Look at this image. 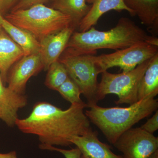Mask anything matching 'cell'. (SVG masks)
Here are the masks:
<instances>
[{
	"label": "cell",
	"instance_id": "6da1fadb",
	"mask_svg": "<svg viewBox=\"0 0 158 158\" xmlns=\"http://www.w3.org/2000/svg\"><path fill=\"white\" fill-rule=\"evenodd\" d=\"M85 103L71 104L66 110L45 102L34 105L26 118H18L15 123L22 132L36 135L41 144L68 146L74 137L82 136L91 128L85 115Z\"/></svg>",
	"mask_w": 158,
	"mask_h": 158
},
{
	"label": "cell",
	"instance_id": "7a4b0ae2",
	"mask_svg": "<svg viewBox=\"0 0 158 158\" xmlns=\"http://www.w3.org/2000/svg\"><path fill=\"white\" fill-rule=\"evenodd\" d=\"M144 42L158 46L157 37L148 35L130 19L122 17L109 31H98L93 27L85 32L74 31L65 49L78 53L94 55L98 50L116 51Z\"/></svg>",
	"mask_w": 158,
	"mask_h": 158
},
{
	"label": "cell",
	"instance_id": "3957f363",
	"mask_svg": "<svg viewBox=\"0 0 158 158\" xmlns=\"http://www.w3.org/2000/svg\"><path fill=\"white\" fill-rule=\"evenodd\" d=\"M88 108L85 114L90 122L113 145L125 132L157 110L158 101L155 98L148 97L127 107H102L96 104Z\"/></svg>",
	"mask_w": 158,
	"mask_h": 158
},
{
	"label": "cell",
	"instance_id": "277c9868",
	"mask_svg": "<svg viewBox=\"0 0 158 158\" xmlns=\"http://www.w3.org/2000/svg\"><path fill=\"white\" fill-rule=\"evenodd\" d=\"M4 18L12 24L31 33L39 42L49 35L73 26L69 16L43 4L11 10Z\"/></svg>",
	"mask_w": 158,
	"mask_h": 158
},
{
	"label": "cell",
	"instance_id": "5b68a950",
	"mask_svg": "<svg viewBox=\"0 0 158 158\" xmlns=\"http://www.w3.org/2000/svg\"><path fill=\"white\" fill-rule=\"evenodd\" d=\"M93 56L65 49L59 59L65 66L69 77L87 99L88 107L98 102V76L100 73L94 61Z\"/></svg>",
	"mask_w": 158,
	"mask_h": 158
},
{
	"label": "cell",
	"instance_id": "8992f818",
	"mask_svg": "<svg viewBox=\"0 0 158 158\" xmlns=\"http://www.w3.org/2000/svg\"><path fill=\"white\" fill-rule=\"evenodd\" d=\"M150 59L128 72L116 74L106 71L102 73L101 81L99 83L98 90V101L108 94H114L118 97V100L115 102L116 105H130L138 102V85Z\"/></svg>",
	"mask_w": 158,
	"mask_h": 158
},
{
	"label": "cell",
	"instance_id": "52a82bcc",
	"mask_svg": "<svg viewBox=\"0 0 158 158\" xmlns=\"http://www.w3.org/2000/svg\"><path fill=\"white\" fill-rule=\"evenodd\" d=\"M158 53V46L141 42L112 53L93 56V60L100 73L114 67H118L122 72L133 70L138 65Z\"/></svg>",
	"mask_w": 158,
	"mask_h": 158
},
{
	"label": "cell",
	"instance_id": "ba28073f",
	"mask_svg": "<svg viewBox=\"0 0 158 158\" xmlns=\"http://www.w3.org/2000/svg\"><path fill=\"white\" fill-rule=\"evenodd\" d=\"M123 158H148L158 149V138L140 127L125 132L113 144Z\"/></svg>",
	"mask_w": 158,
	"mask_h": 158
},
{
	"label": "cell",
	"instance_id": "9c48e42d",
	"mask_svg": "<svg viewBox=\"0 0 158 158\" xmlns=\"http://www.w3.org/2000/svg\"><path fill=\"white\" fill-rule=\"evenodd\" d=\"M42 69L43 64L39 53L24 56L9 69L7 77L8 87L16 93L24 94L29 79Z\"/></svg>",
	"mask_w": 158,
	"mask_h": 158
},
{
	"label": "cell",
	"instance_id": "30bf717a",
	"mask_svg": "<svg viewBox=\"0 0 158 158\" xmlns=\"http://www.w3.org/2000/svg\"><path fill=\"white\" fill-rule=\"evenodd\" d=\"M75 29L73 26H69L56 33L49 35L40 41L39 53L43 64L44 70H47L51 64L59 60Z\"/></svg>",
	"mask_w": 158,
	"mask_h": 158
},
{
	"label": "cell",
	"instance_id": "8fae6325",
	"mask_svg": "<svg viewBox=\"0 0 158 158\" xmlns=\"http://www.w3.org/2000/svg\"><path fill=\"white\" fill-rule=\"evenodd\" d=\"M27 104V98L5 86L0 74V119L9 127L15 126L18 112Z\"/></svg>",
	"mask_w": 158,
	"mask_h": 158
},
{
	"label": "cell",
	"instance_id": "7c38bea8",
	"mask_svg": "<svg viewBox=\"0 0 158 158\" xmlns=\"http://www.w3.org/2000/svg\"><path fill=\"white\" fill-rule=\"evenodd\" d=\"M70 141L80 150L81 158H123L114 154L110 146L100 141L98 133L92 128L83 135L73 137Z\"/></svg>",
	"mask_w": 158,
	"mask_h": 158
},
{
	"label": "cell",
	"instance_id": "4fadbf2b",
	"mask_svg": "<svg viewBox=\"0 0 158 158\" xmlns=\"http://www.w3.org/2000/svg\"><path fill=\"white\" fill-rule=\"evenodd\" d=\"M86 2L91 6L88 14L79 23L78 32H85L94 27L102 15L112 10H124L133 16L132 12L125 5L123 0H86Z\"/></svg>",
	"mask_w": 158,
	"mask_h": 158
},
{
	"label": "cell",
	"instance_id": "5bb4252c",
	"mask_svg": "<svg viewBox=\"0 0 158 158\" xmlns=\"http://www.w3.org/2000/svg\"><path fill=\"white\" fill-rule=\"evenodd\" d=\"M24 56L23 51L2 28L0 31V74L4 85L9 69Z\"/></svg>",
	"mask_w": 158,
	"mask_h": 158
},
{
	"label": "cell",
	"instance_id": "9a60e30c",
	"mask_svg": "<svg viewBox=\"0 0 158 158\" xmlns=\"http://www.w3.org/2000/svg\"><path fill=\"white\" fill-rule=\"evenodd\" d=\"M125 5L148 30L157 32L158 0H123Z\"/></svg>",
	"mask_w": 158,
	"mask_h": 158
},
{
	"label": "cell",
	"instance_id": "2e32d148",
	"mask_svg": "<svg viewBox=\"0 0 158 158\" xmlns=\"http://www.w3.org/2000/svg\"><path fill=\"white\" fill-rule=\"evenodd\" d=\"M0 24L9 37L21 48L24 56L39 53L40 42L31 33L8 21L0 12Z\"/></svg>",
	"mask_w": 158,
	"mask_h": 158
},
{
	"label": "cell",
	"instance_id": "e0dca14e",
	"mask_svg": "<svg viewBox=\"0 0 158 158\" xmlns=\"http://www.w3.org/2000/svg\"><path fill=\"white\" fill-rule=\"evenodd\" d=\"M158 94V53L151 59L149 64L139 82L138 100L155 98Z\"/></svg>",
	"mask_w": 158,
	"mask_h": 158
},
{
	"label": "cell",
	"instance_id": "ac0fdd59",
	"mask_svg": "<svg viewBox=\"0 0 158 158\" xmlns=\"http://www.w3.org/2000/svg\"><path fill=\"white\" fill-rule=\"evenodd\" d=\"M90 6L86 0H53L52 8L69 16L76 28L89 12Z\"/></svg>",
	"mask_w": 158,
	"mask_h": 158
},
{
	"label": "cell",
	"instance_id": "d6986e66",
	"mask_svg": "<svg viewBox=\"0 0 158 158\" xmlns=\"http://www.w3.org/2000/svg\"><path fill=\"white\" fill-rule=\"evenodd\" d=\"M47 71L45 85L51 90H56L69 78L65 66L59 60L51 64Z\"/></svg>",
	"mask_w": 158,
	"mask_h": 158
},
{
	"label": "cell",
	"instance_id": "ffe728a7",
	"mask_svg": "<svg viewBox=\"0 0 158 158\" xmlns=\"http://www.w3.org/2000/svg\"><path fill=\"white\" fill-rule=\"evenodd\" d=\"M56 91L60 94L63 98L69 102L71 104L85 103L80 97L81 92L78 87L73 81L71 80L69 77L57 89Z\"/></svg>",
	"mask_w": 158,
	"mask_h": 158
},
{
	"label": "cell",
	"instance_id": "44dd1931",
	"mask_svg": "<svg viewBox=\"0 0 158 158\" xmlns=\"http://www.w3.org/2000/svg\"><path fill=\"white\" fill-rule=\"evenodd\" d=\"M40 149L48 150L55 151L62 153L65 158H81V151L77 148L69 150L61 149L57 148L53 146L40 144L39 145Z\"/></svg>",
	"mask_w": 158,
	"mask_h": 158
},
{
	"label": "cell",
	"instance_id": "7402d4cb",
	"mask_svg": "<svg viewBox=\"0 0 158 158\" xmlns=\"http://www.w3.org/2000/svg\"><path fill=\"white\" fill-rule=\"evenodd\" d=\"M140 128L147 132L153 135V133L158 129V110H156L155 114Z\"/></svg>",
	"mask_w": 158,
	"mask_h": 158
},
{
	"label": "cell",
	"instance_id": "603a6c76",
	"mask_svg": "<svg viewBox=\"0 0 158 158\" xmlns=\"http://www.w3.org/2000/svg\"><path fill=\"white\" fill-rule=\"evenodd\" d=\"M50 0H19L13 7L11 10H21L30 8L31 6L43 4L47 2Z\"/></svg>",
	"mask_w": 158,
	"mask_h": 158
},
{
	"label": "cell",
	"instance_id": "cb8c5ba5",
	"mask_svg": "<svg viewBox=\"0 0 158 158\" xmlns=\"http://www.w3.org/2000/svg\"><path fill=\"white\" fill-rule=\"evenodd\" d=\"M18 0H0V12L3 15L16 4Z\"/></svg>",
	"mask_w": 158,
	"mask_h": 158
},
{
	"label": "cell",
	"instance_id": "d4e9b609",
	"mask_svg": "<svg viewBox=\"0 0 158 158\" xmlns=\"http://www.w3.org/2000/svg\"><path fill=\"white\" fill-rule=\"evenodd\" d=\"M0 158H17L15 151H11L7 153H0Z\"/></svg>",
	"mask_w": 158,
	"mask_h": 158
},
{
	"label": "cell",
	"instance_id": "484cf974",
	"mask_svg": "<svg viewBox=\"0 0 158 158\" xmlns=\"http://www.w3.org/2000/svg\"><path fill=\"white\" fill-rule=\"evenodd\" d=\"M148 158H158V149L152 154Z\"/></svg>",
	"mask_w": 158,
	"mask_h": 158
},
{
	"label": "cell",
	"instance_id": "4316f807",
	"mask_svg": "<svg viewBox=\"0 0 158 158\" xmlns=\"http://www.w3.org/2000/svg\"><path fill=\"white\" fill-rule=\"evenodd\" d=\"M2 28V27H1V24H0V31H1V29Z\"/></svg>",
	"mask_w": 158,
	"mask_h": 158
}]
</instances>
